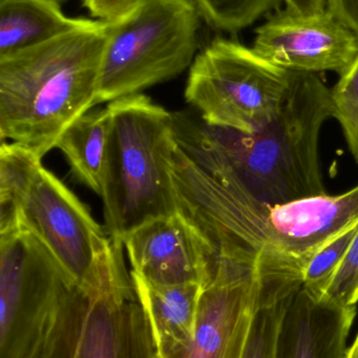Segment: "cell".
Wrapping results in <instances>:
<instances>
[{
    "instance_id": "1",
    "label": "cell",
    "mask_w": 358,
    "mask_h": 358,
    "mask_svg": "<svg viewBox=\"0 0 358 358\" xmlns=\"http://www.w3.org/2000/svg\"><path fill=\"white\" fill-rule=\"evenodd\" d=\"M174 157L225 187L277 206L325 195L319 134L333 117L331 88L317 73H294L277 117L254 132L172 113Z\"/></svg>"
},
{
    "instance_id": "2",
    "label": "cell",
    "mask_w": 358,
    "mask_h": 358,
    "mask_svg": "<svg viewBox=\"0 0 358 358\" xmlns=\"http://www.w3.org/2000/svg\"><path fill=\"white\" fill-rule=\"evenodd\" d=\"M178 210L216 246L235 244L282 264L308 261L358 221V185L338 195L263 203L225 187L172 155Z\"/></svg>"
},
{
    "instance_id": "3",
    "label": "cell",
    "mask_w": 358,
    "mask_h": 358,
    "mask_svg": "<svg viewBox=\"0 0 358 358\" xmlns=\"http://www.w3.org/2000/svg\"><path fill=\"white\" fill-rule=\"evenodd\" d=\"M10 227L35 236L90 300L134 288L124 244L109 238L88 206L42 165L41 157L2 142L0 229Z\"/></svg>"
},
{
    "instance_id": "4",
    "label": "cell",
    "mask_w": 358,
    "mask_h": 358,
    "mask_svg": "<svg viewBox=\"0 0 358 358\" xmlns=\"http://www.w3.org/2000/svg\"><path fill=\"white\" fill-rule=\"evenodd\" d=\"M109 22L0 57V138L43 157L96 104Z\"/></svg>"
},
{
    "instance_id": "5",
    "label": "cell",
    "mask_w": 358,
    "mask_h": 358,
    "mask_svg": "<svg viewBox=\"0 0 358 358\" xmlns=\"http://www.w3.org/2000/svg\"><path fill=\"white\" fill-rule=\"evenodd\" d=\"M106 107L111 126L100 197L107 235L124 244L144 223L178 212L170 174L174 117L143 94Z\"/></svg>"
},
{
    "instance_id": "6",
    "label": "cell",
    "mask_w": 358,
    "mask_h": 358,
    "mask_svg": "<svg viewBox=\"0 0 358 358\" xmlns=\"http://www.w3.org/2000/svg\"><path fill=\"white\" fill-rule=\"evenodd\" d=\"M200 16L193 0H142L109 22L96 104L141 94L191 66Z\"/></svg>"
},
{
    "instance_id": "7",
    "label": "cell",
    "mask_w": 358,
    "mask_h": 358,
    "mask_svg": "<svg viewBox=\"0 0 358 358\" xmlns=\"http://www.w3.org/2000/svg\"><path fill=\"white\" fill-rule=\"evenodd\" d=\"M292 79L254 48L216 38L195 56L185 99L208 125L248 134L277 117Z\"/></svg>"
},
{
    "instance_id": "8",
    "label": "cell",
    "mask_w": 358,
    "mask_h": 358,
    "mask_svg": "<svg viewBox=\"0 0 358 358\" xmlns=\"http://www.w3.org/2000/svg\"><path fill=\"white\" fill-rule=\"evenodd\" d=\"M77 287L48 248L19 227L0 229V358H25Z\"/></svg>"
},
{
    "instance_id": "9",
    "label": "cell",
    "mask_w": 358,
    "mask_h": 358,
    "mask_svg": "<svg viewBox=\"0 0 358 358\" xmlns=\"http://www.w3.org/2000/svg\"><path fill=\"white\" fill-rule=\"evenodd\" d=\"M262 284L261 256L231 243L216 248L212 279L200 299L195 334L158 358H243Z\"/></svg>"
},
{
    "instance_id": "10",
    "label": "cell",
    "mask_w": 358,
    "mask_h": 358,
    "mask_svg": "<svg viewBox=\"0 0 358 358\" xmlns=\"http://www.w3.org/2000/svg\"><path fill=\"white\" fill-rule=\"evenodd\" d=\"M254 50L292 73L348 71L358 57V35L329 10L301 16L279 10L256 29Z\"/></svg>"
},
{
    "instance_id": "11",
    "label": "cell",
    "mask_w": 358,
    "mask_h": 358,
    "mask_svg": "<svg viewBox=\"0 0 358 358\" xmlns=\"http://www.w3.org/2000/svg\"><path fill=\"white\" fill-rule=\"evenodd\" d=\"M124 245L130 273L153 285L205 286L214 273L216 248L179 210L141 225Z\"/></svg>"
},
{
    "instance_id": "12",
    "label": "cell",
    "mask_w": 358,
    "mask_h": 358,
    "mask_svg": "<svg viewBox=\"0 0 358 358\" xmlns=\"http://www.w3.org/2000/svg\"><path fill=\"white\" fill-rule=\"evenodd\" d=\"M151 327L135 289L113 290L90 300L76 358H151Z\"/></svg>"
},
{
    "instance_id": "13",
    "label": "cell",
    "mask_w": 358,
    "mask_h": 358,
    "mask_svg": "<svg viewBox=\"0 0 358 358\" xmlns=\"http://www.w3.org/2000/svg\"><path fill=\"white\" fill-rule=\"evenodd\" d=\"M357 313V306L315 300L302 286L282 317L275 358H347Z\"/></svg>"
},
{
    "instance_id": "14",
    "label": "cell",
    "mask_w": 358,
    "mask_h": 358,
    "mask_svg": "<svg viewBox=\"0 0 358 358\" xmlns=\"http://www.w3.org/2000/svg\"><path fill=\"white\" fill-rule=\"evenodd\" d=\"M137 299L151 327L156 352L191 340L197 325L203 285H153L130 273Z\"/></svg>"
},
{
    "instance_id": "15",
    "label": "cell",
    "mask_w": 358,
    "mask_h": 358,
    "mask_svg": "<svg viewBox=\"0 0 358 358\" xmlns=\"http://www.w3.org/2000/svg\"><path fill=\"white\" fill-rule=\"evenodd\" d=\"M92 22L67 17L56 0H0V57L39 45Z\"/></svg>"
},
{
    "instance_id": "16",
    "label": "cell",
    "mask_w": 358,
    "mask_h": 358,
    "mask_svg": "<svg viewBox=\"0 0 358 358\" xmlns=\"http://www.w3.org/2000/svg\"><path fill=\"white\" fill-rule=\"evenodd\" d=\"M111 117L107 107L88 110L63 131L56 144L69 162L71 174L101 196Z\"/></svg>"
},
{
    "instance_id": "17",
    "label": "cell",
    "mask_w": 358,
    "mask_h": 358,
    "mask_svg": "<svg viewBox=\"0 0 358 358\" xmlns=\"http://www.w3.org/2000/svg\"><path fill=\"white\" fill-rule=\"evenodd\" d=\"M262 284L243 358H275L282 317L291 296L303 286V273L261 265Z\"/></svg>"
},
{
    "instance_id": "18",
    "label": "cell",
    "mask_w": 358,
    "mask_h": 358,
    "mask_svg": "<svg viewBox=\"0 0 358 358\" xmlns=\"http://www.w3.org/2000/svg\"><path fill=\"white\" fill-rule=\"evenodd\" d=\"M206 22L221 31H241L277 8L282 0H193Z\"/></svg>"
},
{
    "instance_id": "19",
    "label": "cell",
    "mask_w": 358,
    "mask_h": 358,
    "mask_svg": "<svg viewBox=\"0 0 358 358\" xmlns=\"http://www.w3.org/2000/svg\"><path fill=\"white\" fill-rule=\"evenodd\" d=\"M358 231V221L319 250L303 271V289L321 301L344 260Z\"/></svg>"
},
{
    "instance_id": "20",
    "label": "cell",
    "mask_w": 358,
    "mask_h": 358,
    "mask_svg": "<svg viewBox=\"0 0 358 358\" xmlns=\"http://www.w3.org/2000/svg\"><path fill=\"white\" fill-rule=\"evenodd\" d=\"M333 117L344 132L349 150L358 164V57L331 88Z\"/></svg>"
},
{
    "instance_id": "21",
    "label": "cell",
    "mask_w": 358,
    "mask_h": 358,
    "mask_svg": "<svg viewBox=\"0 0 358 358\" xmlns=\"http://www.w3.org/2000/svg\"><path fill=\"white\" fill-rule=\"evenodd\" d=\"M322 300L338 306H357L358 303V231L340 267Z\"/></svg>"
},
{
    "instance_id": "22",
    "label": "cell",
    "mask_w": 358,
    "mask_h": 358,
    "mask_svg": "<svg viewBox=\"0 0 358 358\" xmlns=\"http://www.w3.org/2000/svg\"><path fill=\"white\" fill-rule=\"evenodd\" d=\"M142 0H83L88 12L99 20H118L134 10Z\"/></svg>"
},
{
    "instance_id": "23",
    "label": "cell",
    "mask_w": 358,
    "mask_h": 358,
    "mask_svg": "<svg viewBox=\"0 0 358 358\" xmlns=\"http://www.w3.org/2000/svg\"><path fill=\"white\" fill-rule=\"evenodd\" d=\"M328 10L358 35V0H328Z\"/></svg>"
},
{
    "instance_id": "24",
    "label": "cell",
    "mask_w": 358,
    "mask_h": 358,
    "mask_svg": "<svg viewBox=\"0 0 358 358\" xmlns=\"http://www.w3.org/2000/svg\"><path fill=\"white\" fill-rule=\"evenodd\" d=\"M288 12L301 16H313L328 10V0H282Z\"/></svg>"
},
{
    "instance_id": "25",
    "label": "cell",
    "mask_w": 358,
    "mask_h": 358,
    "mask_svg": "<svg viewBox=\"0 0 358 358\" xmlns=\"http://www.w3.org/2000/svg\"><path fill=\"white\" fill-rule=\"evenodd\" d=\"M347 358H358V336L355 338L351 348L349 349L348 357Z\"/></svg>"
},
{
    "instance_id": "26",
    "label": "cell",
    "mask_w": 358,
    "mask_h": 358,
    "mask_svg": "<svg viewBox=\"0 0 358 358\" xmlns=\"http://www.w3.org/2000/svg\"><path fill=\"white\" fill-rule=\"evenodd\" d=\"M25 358H41V345L36 347V348L34 349V350L32 351V352Z\"/></svg>"
},
{
    "instance_id": "27",
    "label": "cell",
    "mask_w": 358,
    "mask_h": 358,
    "mask_svg": "<svg viewBox=\"0 0 358 358\" xmlns=\"http://www.w3.org/2000/svg\"><path fill=\"white\" fill-rule=\"evenodd\" d=\"M56 1H58L59 3H62V2L67 1V0H56Z\"/></svg>"
},
{
    "instance_id": "28",
    "label": "cell",
    "mask_w": 358,
    "mask_h": 358,
    "mask_svg": "<svg viewBox=\"0 0 358 358\" xmlns=\"http://www.w3.org/2000/svg\"><path fill=\"white\" fill-rule=\"evenodd\" d=\"M151 358H158V357H157V353H156V355H153V357H151Z\"/></svg>"
},
{
    "instance_id": "29",
    "label": "cell",
    "mask_w": 358,
    "mask_h": 358,
    "mask_svg": "<svg viewBox=\"0 0 358 358\" xmlns=\"http://www.w3.org/2000/svg\"><path fill=\"white\" fill-rule=\"evenodd\" d=\"M77 349H78V348H77ZM75 358H76V357H75Z\"/></svg>"
}]
</instances>
